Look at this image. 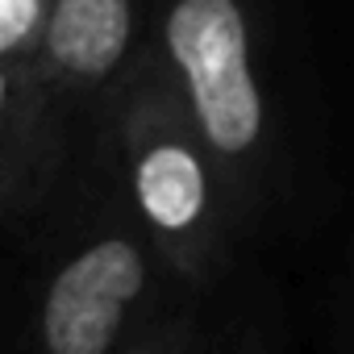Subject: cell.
<instances>
[{
    "instance_id": "1",
    "label": "cell",
    "mask_w": 354,
    "mask_h": 354,
    "mask_svg": "<svg viewBox=\"0 0 354 354\" xmlns=\"http://www.w3.org/2000/svg\"><path fill=\"white\" fill-rule=\"evenodd\" d=\"M259 346L234 300L201 292L80 158L55 196L0 238V350L205 354Z\"/></svg>"
},
{
    "instance_id": "2",
    "label": "cell",
    "mask_w": 354,
    "mask_h": 354,
    "mask_svg": "<svg viewBox=\"0 0 354 354\" xmlns=\"http://www.w3.org/2000/svg\"><path fill=\"white\" fill-rule=\"evenodd\" d=\"M80 158H92L113 180L175 271L217 300L238 296L246 263L263 238L150 42L113 92Z\"/></svg>"
},
{
    "instance_id": "3",
    "label": "cell",
    "mask_w": 354,
    "mask_h": 354,
    "mask_svg": "<svg viewBox=\"0 0 354 354\" xmlns=\"http://www.w3.org/2000/svg\"><path fill=\"white\" fill-rule=\"evenodd\" d=\"M146 42L230 171L254 234L267 238L296 171L275 0H154Z\"/></svg>"
},
{
    "instance_id": "4",
    "label": "cell",
    "mask_w": 354,
    "mask_h": 354,
    "mask_svg": "<svg viewBox=\"0 0 354 354\" xmlns=\"http://www.w3.org/2000/svg\"><path fill=\"white\" fill-rule=\"evenodd\" d=\"M150 5L154 0H55L34 59V84L67 171L88 150L100 113L146 50Z\"/></svg>"
},
{
    "instance_id": "5",
    "label": "cell",
    "mask_w": 354,
    "mask_h": 354,
    "mask_svg": "<svg viewBox=\"0 0 354 354\" xmlns=\"http://www.w3.org/2000/svg\"><path fill=\"white\" fill-rule=\"evenodd\" d=\"M67 162L46 121L34 67L0 59V238L17 234L63 184Z\"/></svg>"
},
{
    "instance_id": "6",
    "label": "cell",
    "mask_w": 354,
    "mask_h": 354,
    "mask_svg": "<svg viewBox=\"0 0 354 354\" xmlns=\"http://www.w3.org/2000/svg\"><path fill=\"white\" fill-rule=\"evenodd\" d=\"M55 0H0V59L34 67Z\"/></svg>"
},
{
    "instance_id": "7",
    "label": "cell",
    "mask_w": 354,
    "mask_h": 354,
    "mask_svg": "<svg viewBox=\"0 0 354 354\" xmlns=\"http://www.w3.org/2000/svg\"><path fill=\"white\" fill-rule=\"evenodd\" d=\"M350 346H354V333H350Z\"/></svg>"
}]
</instances>
